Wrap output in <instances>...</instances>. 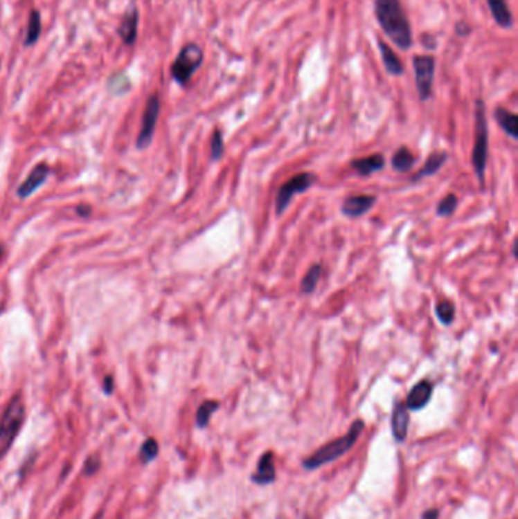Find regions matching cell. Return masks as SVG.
Instances as JSON below:
<instances>
[{
    "label": "cell",
    "instance_id": "obj_4",
    "mask_svg": "<svg viewBox=\"0 0 518 519\" xmlns=\"http://www.w3.org/2000/svg\"><path fill=\"white\" fill-rule=\"evenodd\" d=\"M476 140L471 155V163L476 170L479 184L485 185L486 160H488V122H486V107L482 99L476 100Z\"/></svg>",
    "mask_w": 518,
    "mask_h": 519
},
{
    "label": "cell",
    "instance_id": "obj_30",
    "mask_svg": "<svg viewBox=\"0 0 518 519\" xmlns=\"http://www.w3.org/2000/svg\"><path fill=\"white\" fill-rule=\"evenodd\" d=\"M113 390H114L113 376L108 375V376H105V380H104V392H105V395H111Z\"/></svg>",
    "mask_w": 518,
    "mask_h": 519
},
{
    "label": "cell",
    "instance_id": "obj_6",
    "mask_svg": "<svg viewBox=\"0 0 518 519\" xmlns=\"http://www.w3.org/2000/svg\"><path fill=\"white\" fill-rule=\"evenodd\" d=\"M315 183H316V175L315 173H309V172L296 173L295 176L286 181V183L278 188L277 196H276L277 216H281L283 213H285L286 208L290 206V202H292L295 194H300V193H304L305 190H309V188Z\"/></svg>",
    "mask_w": 518,
    "mask_h": 519
},
{
    "label": "cell",
    "instance_id": "obj_32",
    "mask_svg": "<svg viewBox=\"0 0 518 519\" xmlns=\"http://www.w3.org/2000/svg\"><path fill=\"white\" fill-rule=\"evenodd\" d=\"M470 33V28L465 25V23H458L456 25V34L461 37H465Z\"/></svg>",
    "mask_w": 518,
    "mask_h": 519
},
{
    "label": "cell",
    "instance_id": "obj_7",
    "mask_svg": "<svg viewBox=\"0 0 518 519\" xmlns=\"http://www.w3.org/2000/svg\"><path fill=\"white\" fill-rule=\"evenodd\" d=\"M413 72H415V85H417L418 98L426 102L431 98L434 93V81L436 60L431 55H415L412 60Z\"/></svg>",
    "mask_w": 518,
    "mask_h": 519
},
{
    "label": "cell",
    "instance_id": "obj_13",
    "mask_svg": "<svg viewBox=\"0 0 518 519\" xmlns=\"http://www.w3.org/2000/svg\"><path fill=\"white\" fill-rule=\"evenodd\" d=\"M375 203V198L370 194H359V196H350L343 201L342 203V213L348 217H360L366 215Z\"/></svg>",
    "mask_w": 518,
    "mask_h": 519
},
{
    "label": "cell",
    "instance_id": "obj_20",
    "mask_svg": "<svg viewBox=\"0 0 518 519\" xmlns=\"http://www.w3.org/2000/svg\"><path fill=\"white\" fill-rule=\"evenodd\" d=\"M391 164H392V169H394L395 172H398V173H407V172H409L413 167L415 156L409 151V149L403 146V147H400L394 155H392Z\"/></svg>",
    "mask_w": 518,
    "mask_h": 519
},
{
    "label": "cell",
    "instance_id": "obj_34",
    "mask_svg": "<svg viewBox=\"0 0 518 519\" xmlns=\"http://www.w3.org/2000/svg\"><path fill=\"white\" fill-rule=\"evenodd\" d=\"M512 254H514V258L517 260V258H518V255H517V239H515L514 243H512Z\"/></svg>",
    "mask_w": 518,
    "mask_h": 519
},
{
    "label": "cell",
    "instance_id": "obj_36",
    "mask_svg": "<svg viewBox=\"0 0 518 519\" xmlns=\"http://www.w3.org/2000/svg\"><path fill=\"white\" fill-rule=\"evenodd\" d=\"M2 254H3V246H0V258H2Z\"/></svg>",
    "mask_w": 518,
    "mask_h": 519
},
{
    "label": "cell",
    "instance_id": "obj_14",
    "mask_svg": "<svg viewBox=\"0 0 518 519\" xmlns=\"http://www.w3.org/2000/svg\"><path fill=\"white\" fill-rule=\"evenodd\" d=\"M377 46H379L382 62L388 75L402 76L404 73V64L403 61L398 58V55L394 52V49H392L386 42L382 40V38H377Z\"/></svg>",
    "mask_w": 518,
    "mask_h": 519
},
{
    "label": "cell",
    "instance_id": "obj_9",
    "mask_svg": "<svg viewBox=\"0 0 518 519\" xmlns=\"http://www.w3.org/2000/svg\"><path fill=\"white\" fill-rule=\"evenodd\" d=\"M431 393H434V384L429 380L418 381L407 393L406 407L409 412H418L430 403Z\"/></svg>",
    "mask_w": 518,
    "mask_h": 519
},
{
    "label": "cell",
    "instance_id": "obj_1",
    "mask_svg": "<svg viewBox=\"0 0 518 519\" xmlns=\"http://www.w3.org/2000/svg\"><path fill=\"white\" fill-rule=\"evenodd\" d=\"M374 14L382 30L398 49L409 51L413 33L402 0H374Z\"/></svg>",
    "mask_w": 518,
    "mask_h": 519
},
{
    "label": "cell",
    "instance_id": "obj_5",
    "mask_svg": "<svg viewBox=\"0 0 518 519\" xmlns=\"http://www.w3.org/2000/svg\"><path fill=\"white\" fill-rule=\"evenodd\" d=\"M202 47L196 43H188L177 55L174 64L170 67V75L177 84L187 85V82L190 81L192 76L196 73V70L202 66Z\"/></svg>",
    "mask_w": 518,
    "mask_h": 519
},
{
    "label": "cell",
    "instance_id": "obj_27",
    "mask_svg": "<svg viewBox=\"0 0 518 519\" xmlns=\"http://www.w3.org/2000/svg\"><path fill=\"white\" fill-rule=\"evenodd\" d=\"M225 145H224V137L221 129H215L213 136H211V145H210V160L216 163L224 156Z\"/></svg>",
    "mask_w": 518,
    "mask_h": 519
},
{
    "label": "cell",
    "instance_id": "obj_24",
    "mask_svg": "<svg viewBox=\"0 0 518 519\" xmlns=\"http://www.w3.org/2000/svg\"><path fill=\"white\" fill-rule=\"evenodd\" d=\"M159 453H160V446H159V442H157V439L148 437L140 446L139 460L141 462V465H149V463H152L157 457H159Z\"/></svg>",
    "mask_w": 518,
    "mask_h": 519
},
{
    "label": "cell",
    "instance_id": "obj_33",
    "mask_svg": "<svg viewBox=\"0 0 518 519\" xmlns=\"http://www.w3.org/2000/svg\"><path fill=\"white\" fill-rule=\"evenodd\" d=\"M76 211H78V215H80V216H89L90 215V207L80 206V207L76 208Z\"/></svg>",
    "mask_w": 518,
    "mask_h": 519
},
{
    "label": "cell",
    "instance_id": "obj_19",
    "mask_svg": "<svg viewBox=\"0 0 518 519\" xmlns=\"http://www.w3.org/2000/svg\"><path fill=\"white\" fill-rule=\"evenodd\" d=\"M447 158H449V155H447V152H443V151L434 152L426 160V163H424L422 169L418 170L417 175L413 176V181H420L422 178H426V176L435 175V173H438L439 170H441V167L445 164Z\"/></svg>",
    "mask_w": 518,
    "mask_h": 519
},
{
    "label": "cell",
    "instance_id": "obj_2",
    "mask_svg": "<svg viewBox=\"0 0 518 519\" xmlns=\"http://www.w3.org/2000/svg\"><path fill=\"white\" fill-rule=\"evenodd\" d=\"M364 428H365V422L362 419H356L351 424L347 435H343L342 437L323 445L318 451L309 455V457H305L303 460V468L305 471H315L321 466L327 465V463H332L339 457H342L343 454H347L351 448L356 445L360 435H362Z\"/></svg>",
    "mask_w": 518,
    "mask_h": 519
},
{
    "label": "cell",
    "instance_id": "obj_26",
    "mask_svg": "<svg viewBox=\"0 0 518 519\" xmlns=\"http://www.w3.org/2000/svg\"><path fill=\"white\" fill-rule=\"evenodd\" d=\"M456 207H458V196L453 194V193H449L438 202L436 215L439 217H449L454 213Z\"/></svg>",
    "mask_w": 518,
    "mask_h": 519
},
{
    "label": "cell",
    "instance_id": "obj_11",
    "mask_svg": "<svg viewBox=\"0 0 518 519\" xmlns=\"http://www.w3.org/2000/svg\"><path fill=\"white\" fill-rule=\"evenodd\" d=\"M49 172H51L49 166H47V164H44V163L35 166L34 170L29 173V176L20 184L19 190H17L19 198L26 199L34 192H37L38 188H40L46 183V179L49 178Z\"/></svg>",
    "mask_w": 518,
    "mask_h": 519
},
{
    "label": "cell",
    "instance_id": "obj_16",
    "mask_svg": "<svg viewBox=\"0 0 518 519\" xmlns=\"http://www.w3.org/2000/svg\"><path fill=\"white\" fill-rule=\"evenodd\" d=\"M384 167V156L382 154H373L364 156V158H356L351 161V169L355 170L359 176H370L375 172H380Z\"/></svg>",
    "mask_w": 518,
    "mask_h": 519
},
{
    "label": "cell",
    "instance_id": "obj_12",
    "mask_svg": "<svg viewBox=\"0 0 518 519\" xmlns=\"http://www.w3.org/2000/svg\"><path fill=\"white\" fill-rule=\"evenodd\" d=\"M277 473L276 466H274V453L266 451L260 455L257 463V471L251 475V482L258 484V486H268L276 482Z\"/></svg>",
    "mask_w": 518,
    "mask_h": 519
},
{
    "label": "cell",
    "instance_id": "obj_18",
    "mask_svg": "<svg viewBox=\"0 0 518 519\" xmlns=\"http://www.w3.org/2000/svg\"><path fill=\"white\" fill-rule=\"evenodd\" d=\"M494 119L499 123V127L503 129L512 140H518V117L515 113L509 111L503 107H497L494 109Z\"/></svg>",
    "mask_w": 518,
    "mask_h": 519
},
{
    "label": "cell",
    "instance_id": "obj_25",
    "mask_svg": "<svg viewBox=\"0 0 518 519\" xmlns=\"http://www.w3.org/2000/svg\"><path fill=\"white\" fill-rule=\"evenodd\" d=\"M435 313L441 324L450 325L454 320V316H456V309H454V304L452 301L444 300L435 305Z\"/></svg>",
    "mask_w": 518,
    "mask_h": 519
},
{
    "label": "cell",
    "instance_id": "obj_8",
    "mask_svg": "<svg viewBox=\"0 0 518 519\" xmlns=\"http://www.w3.org/2000/svg\"><path fill=\"white\" fill-rule=\"evenodd\" d=\"M159 116H160V98H159V94H152V96L146 102L143 120H141V129L137 137L139 149H146L149 145H151Z\"/></svg>",
    "mask_w": 518,
    "mask_h": 519
},
{
    "label": "cell",
    "instance_id": "obj_37",
    "mask_svg": "<svg viewBox=\"0 0 518 519\" xmlns=\"http://www.w3.org/2000/svg\"><path fill=\"white\" fill-rule=\"evenodd\" d=\"M305 519H310V518H305Z\"/></svg>",
    "mask_w": 518,
    "mask_h": 519
},
{
    "label": "cell",
    "instance_id": "obj_29",
    "mask_svg": "<svg viewBox=\"0 0 518 519\" xmlns=\"http://www.w3.org/2000/svg\"><path fill=\"white\" fill-rule=\"evenodd\" d=\"M100 468V459L98 454H91L89 455L87 459H85L84 462V466H82V474L87 475V477H91L94 475L99 471Z\"/></svg>",
    "mask_w": 518,
    "mask_h": 519
},
{
    "label": "cell",
    "instance_id": "obj_21",
    "mask_svg": "<svg viewBox=\"0 0 518 519\" xmlns=\"http://www.w3.org/2000/svg\"><path fill=\"white\" fill-rule=\"evenodd\" d=\"M321 275H323V266H321L319 263L313 264L310 269L305 272V275L301 280V293L303 295H310L315 292V289L318 286V282L321 280Z\"/></svg>",
    "mask_w": 518,
    "mask_h": 519
},
{
    "label": "cell",
    "instance_id": "obj_15",
    "mask_svg": "<svg viewBox=\"0 0 518 519\" xmlns=\"http://www.w3.org/2000/svg\"><path fill=\"white\" fill-rule=\"evenodd\" d=\"M137 29H139V10L137 6H131L123 15V20L119 28V35L125 44L132 46L137 40Z\"/></svg>",
    "mask_w": 518,
    "mask_h": 519
},
{
    "label": "cell",
    "instance_id": "obj_23",
    "mask_svg": "<svg viewBox=\"0 0 518 519\" xmlns=\"http://www.w3.org/2000/svg\"><path fill=\"white\" fill-rule=\"evenodd\" d=\"M219 408V403L215 399H207L198 407V412H196V427L198 428H207L211 416Z\"/></svg>",
    "mask_w": 518,
    "mask_h": 519
},
{
    "label": "cell",
    "instance_id": "obj_3",
    "mask_svg": "<svg viewBox=\"0 0 518 519\" xmlns=\"http://www.w3.org/2000/svg\"><path fill=\"white\" fill-rule=\"evenodd\" d=\"M25 404H23L20 393H17L11 398L0 419V460L10 453L14 440L17 439L25 422Z\"/></svg>",
    "mask_w": 518,
    "mask_h": 519
},
{
    "label": "cell",
    "instance_id": "obj_31",
    "mask_svg": "<svg viewBox=\"0 0 518 519\" xmlns=\"http://www.w3.org/2000/svg\"><path fill=\"white\" fill-rule=\"evenodd\" d=\"M439 518V510L438 509H429L426 512H422L421 519H438Z\"/></svg>",
    "mask_w": 518,
    "mask_h": 519
},
{
    "label": "cell",
    "instance_id": "obj_35",
    "mask_svg": "<svg viewBox=\"0 0 518 519\" xmlns=\"http://www.w3.org/2000/svg\"><path fill=\"white\" fill-rule=\"evenodd\" d=\"M102 518H104V513H102V512H100V513H99V515H98L96 518H94V519H102Z\"/></svg>",
    "mask_w": 518,
    "mask_h": 519
},
{
    "label": "cell",
    "instance_id": "obj_22",
    "mask_svg": "<svg viewBox=\"0 0 518 519\" xmlns=\"http://www.w3.org/2000/svg\"><path fill=\"white\" fill-rule=\"evenodd\" d=\"M42 34V14L40 11L33 10L29 14V20H28V33L25 38V46L30 47L34 46L38 38H40Z\"/></svg>",
    "mask_w": 518,
    "mask_h": 519
},
{
    "label": "cell",
    "instance_id": "obj_17",
    "mask_svg": "<svg viewBox=\"0 0 518 519\" xmlns=\"http://www.w3.org/2000/svg\"><path fill=\"white\" fill-rule=\"evenodd\" d=\"M486 3H488L494 21H496L500 28L511 29L514 26L511 8H509L506 0H486Z\"/></svg>",
    "mask_w": 518,
    "mask_h": 519
},
{
    "label": "cell",
    "instance_id": "obj_28",
    "mask_svg": "<svg viewBox=\"0 0 518 519\" xmlns=\"http://www.w3.org/2000/svg\"><path fill=\"white\" fill-rule=\"evenodd\" d=\"M108 86L113 93L122 94V93H127L131 89V82L128 80V76L125 73H116L109 78Z\"/></svg>",
    "mask_w": 518,
    "mask_h": 519
},
{
    "label": "cell",
    "instance_id": "obj_10",
    "mask_svg": "<svg viewBox=\"0 0 518 519\" xmlns=\"http://www.w3.org/2000/svg\"><path fill=\"white\" fill-rule=\"evenodd\" d=\"M409 410L402 401L394 404V410H392V418H391V430L392 436H394L395 442L403 444L407 437V431H409Z\"/></svg>",
    "mask_w": 518,
    "mask_h": 519
}]
</instances>
